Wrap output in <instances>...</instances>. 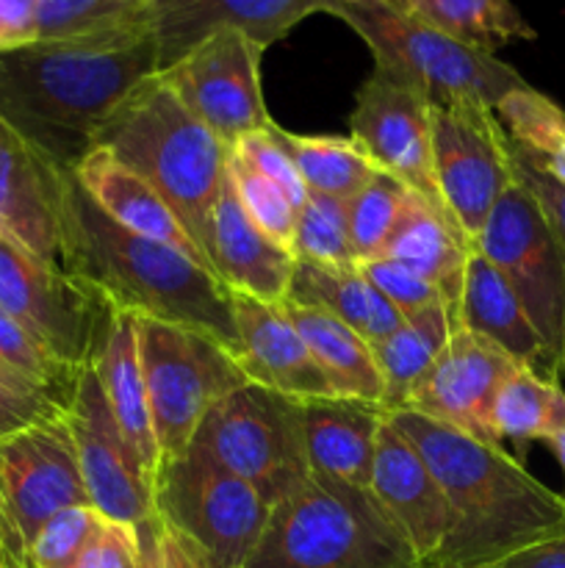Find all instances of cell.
<instances>
[{"mask_svg": "<svg viewBox=\"0 0 565 568\" xmlns=\"http://www.w3.org/2000/svg\"><path fill=\"white\" fill-rule=\"evenodd\" d=\"M485 568H565V532L530 544Z\"/></svg>", "mask_w": 565, "mask_h": 568, "instance_id": "48", "label": "cell"}, {"mask_svg": "<svg viewBox=\"0 0 565 568\" xmlns=\"http://www.w3.org/2000/svg\"><path fill=\"white\" fill-rule=\"evenodd\" d=\"M142 566V544H138V530L133 525L105 519L89 538L81 558L72 568H138Z\"/></svg>", "mask_w": 565, "mask_h": 568, "instance_id": "44", "label": "cell"}, {"mask_svg": "<svg viewBox=\"0 0 565 568\" xmlns=\"http://www.w3.org/2000/svg\"><path fill=\"white\" fill-rule=\"evenodd\" d=\"M192 444L247 480L269 508L310 477L302 403L255 383L214 405Z\"/></svg>", "mask_w": 565, "mask_h": 568, "instance_id": "9", "label": "cell"}, {"mask_svg": "<svg viewBox=\"0 0 565 568\" xmlns=\"http://www.w3.org/2000/svg\"><path fill=\"white\" fill-rule=\"evenodd\" d=\"M454 325L465 327L476 338L502 349L518 366L535 369L543 377H554L546 347L532 327L524 305L518 303L507 281L499 275L496 266L476 247L471 250L469 264H465L463 288L454 305Z\"/></svg>", "mask_w": 565, "mask_h": 568, "instance_id": "24", "label": "cell"}, {"mask_svg": "<svg viewBox=\"0 0 565 568\" xmlns=\"http://www.w3.org/2000/svg\"><path fill=\"white\" fill-rule=\"evenodd\" d=\"M64 175L50 155L0 120V239L53 270H61Z\"/></svg>", "mask_w": 565, "mask_h": 568, "instance_id": "18", "label": "cell"}, {"mask_svg": "<svg viewBox=\"0 0 565 568\" xmlns=\"http://www.w3.org/2000/svg\"><path fill=\"white\" fill-rule=\"evenodd\" d=\"M39 39V0H0V50H14Z\"/></svg>", "mask_w": 565, "mask_h": 568, "instance_id": "47", "label": "cell"}, {"mask_svg": "<svg viewBox=\"0 0 565 568\" xmlns=\"http://www.w3.org/2000/svg\"><path fill=\"white\" fill-rule=\"evenodd\" d=\"M155 514L199 552L208 568H244L271 508L205 449L164 460L155 477Z\"/></svg>", "mask_w": 565, "mask_h": 568, "instance_id": "8", "label": "cell"}, {"mask_svg": "<svg viewBox=\"0 0 565 568\" xmlns=\"http://www.w3.org/2000/svg\"><path fill=\"white\" fill-rule=\"evenodd\" d=\"M61 399L0 366V442L64 414Z\"/></svg>", "mask_w": 565, "mask_h": 568, "instance_id": "42", "label": "cell"}, {"mask_svg": "<svg viewBox=\"0 0 565 568\" xmlns=\"http://www.w3.org/2000/svg\"><path fill=\"white\" fill-rule=\"evenodd\" d=\"M493 433L499 442H513L518 449L532 442H552L565 433V388L554 377L518 366L496 394Z\"/></svg>", "mask_w": 565, "mask_h": 568, "instance_id": "31", "label": "cell"}, {"mask_svg": "<svg viewBox=\"0 0 565 568\" xmlns=\"http://www.w3.org/2000/svg\"><path fill=\"white\" fill-rule=\"evenodd\" d=\"M103 516L92 505H72L59 510L31 544V568H72Z\"/></svg>", "mask_w": 565, "mask_h": 568, "instance_id": "40", "label": "cell"}, {"mask_svg": "<svg viewBox=\"0 0 565 568\" xmlns=\"http://www.w3.org/2000/svg\"><path fill=\"white\" fill-rule=\"evenodd\" d=\"M244 568H421L369 488L310 475L271 508Z\"/></svg>", "mask_w": 565, "mask_h": 568, "instance_id": "5", "label": "cell"}, {"mask_svg": "<svg viewBox=\"0 0 565 568\" xmlns=\"http://www.w3.org/2000/svg\"><path fill=\"white\" fill-rule=\"evenodd\" d=\"M388 416L419 449L446 499V536L424 568H485L565 532L563 494L543 486L502 444L408 408Z\"/></svg>", "mask_w": 565, "mask_h": 568, "instance_id": "1", "label": "cell"}, {"mask_svg": "<svg viewBox=\"0 0 565 568\" xmlns=\"http://www.w3.org/2000/svg\"><path fill=\"white\" fill-rule=\"evenodd\" d=\"M454 331V311L432 305L413 316H404L391 336L371 344V355L382 377V408L402 410Z\"/></svg>", "mask_w": 565, "mask_h": 568, "instance_id": "30", "label": "cell"}, {"mask_svg": "<svg viewBox=\"0 0 565 568\" xmlns=\"http://www.w3.org/2000/svg\"><path fill=\"white\" fill-rule=\"evenodd\" d=\"M349 139L377 170L399 178L443 211L432 178V100L415 83L374 64L355 94Z\"/></svg>", "mask_w": 565, "mask_h": 568, "instance_id": "16", "label": "cell"}, {"mask_svg": "<svg viewBox=\"0 0 565 568\" xmlns=\"http://www.w3.org/2000/svg\"><path fill=\"white\" fill-rule=\"evenodd\" d=\"M94 148L111 150L138 172L205 255L210 214L227 181L230 148L181 103L161 72L144 78L116 105Z\"/></svg>", "mask_w": 565, "mask_h": 568, "instance_id": "4", "label": "cell"}, {"mask_svg": "<svg viewBox=\"0 0 565 568\" xmlns=\"http://www.w3.org/2000/svg\"><path fill=\"white\" fill-rule=\"evenodd\" d=\"M264 48L242 31L210 33L164 70L181 103L227 148L271 122L260 83Z\"/></svg>", "mask_w": 565, "mask_h": 568, "instance_id": "14", "label": "cell"}, {"mask_svg": "<svg viewBox=\"0 0 565 568\" xmlns=\"http://www.w3.org/2000/svg\"><path fill=\"white\" fill-rule=\"evenodd\" d=\"M230 153H236L238 159H242L244 164L253 166L258 175L269 178L275 186H280L282 194L291 200L294 209H302L305 200H308V186H305V181L299 178L297 164L291 161L288 150L282 148V142L277 139L275 122H269V125L260 128V131L244 136Z\"/></svg>", "mask_w": 565, "mask_h": 568, "instance_id": "41", "label": "cell"}, {"mask_svg": "<svg viewBox=\"0 0 565 568\" xmlns=\"http://www.w3.org/2000/svg\"><path fill=\"white\" fill-rule=\"evenodd\" d=\"M136 338L164 464L186 453L208 410L249 381L236 355L197 327L136 316Z\"/></svg>", "mask_w": 565, "mask_h": 568, "instance_id": "7", "label": "cell"}, {"mask_svg": "<svg viewBox=\"0 0 565 568\" xmlns=\"http://www.w3.org/2000/svg\"><path fill=\"white\" fill-rule=\"evenodd\" d=\"M92 366L97 372L105 399L114 410L116 425L122 427V433L155 483L161 469V449L155 442L142 361H138L136 316L127 314V311H109V320L100 333L97 347H94Z\"/></svg>", "mask_w": 565, "mask_h": 568, "instance_id": "26", "label": "cell"}, {"mask_svg": "<svg viewBox=\"0 0 565 568\" xmlns=\"http://www.w3.org/2000/svg\"><path fill=\"white\" fill-rule=\"evenodd\" d=\"M386 416L388 410L382 405L347 397L302 403L310 475L352 488H369L377 433Z\"/></svg>", "mask_w": 565, "mask_h": 568, "instance_id": "25", "label": "cell"}, {"mask_svg": "<svg viewBox=\"0 0 565 568\" xmlns=\"http://www.w3.org/2000/svg\"><path fill=\"white\" fill-rule=\"evenodd\" d=\"M72 175L81 183L83 192L89 194V200L103 214H109L116 225L138 233V236L170 244V247L186 253L188 258L208 266V258L203 255V250L188 236V231L177 220L175 211L166 205V200L138 172L122 164L111 150L92 148L78 161Z\"/></svg>", "mask_w": 565, "mask_h": 568, "instance_id": "23", "label": "cell"}, {"mask_svg": "<svg viewBox=\"0 0 565 568\" xmlns=\"http://www.w3.org/2000/svg\"><path fill=\"white\" fill-rule=\"evenodd\" d=\"M513 148H515V144H513ZM537 164H541L543 170H546L548 175L554 178V181L563 183V186H565V142L559 144V148L554 150L552 155H546V159H543V161H537Z\"/></svg>", "mask_w": 565, "mask_h": 568, "instance_id": "49", "label": "cell"}, {"mask_svg": "<svg viewBox=\"0 0 565 568\" xmlns=\"http://www.w3.org/2000/svg\"><path fill=\"white\" fill-rule=\"evenodd\" d=\"M64 419L89 505L105 519L133 527L144 525L155 514V483L116 425L92 361L78 369L64 405Z\"/></svg>", "mask_w": 565, "mask_h": 568, "instance_id": "13", "label": "cell"}, {"mask_svg": "<svg viewBox=\"0 0 565 568\" xmlns=\"http://www.w3.org/2000/svg\"><path fill=\"white\" fill-rule=\"evenodd\" d=\"M360 272L369 277L371 286L393 305L402 316H413L419 311L432 308V305H449L443 294L424 281L421 275L410 272L408 266L397 264L388 258H369L360 261Z\"/></svg>", "mask_w": 565, "mask_h": 568, "instance_id": "43", "label": "cell"}, {"mask_svg": "<svg viewBox=\"0 0 565 568\" xmlns=\"http://www.w3.org/2000/svg\"><path fill=\"white\" fill-rule=\"evenodd\" d=\"M321 6H349V3H366V0H319ZM371 3H382V6H391V9H399L408 14V0H371Z\"/></svg>", "mask_w": 565, "mask_h": 568, "instance_id": "51", "label": "cell"}, {"mask_svg": "<svg viewBox=\"0 0 565 568\" xmlns=\"http://www.w3.org/2000/svg\"><path fill=\"white\" fill-rule=\"evenodd\" d=\"M291 253L294 258L308 264L338 266V270L360 266L349 236L347 200L308 192V200L297 211Z\"/></svg>", "mask_w": 565, "mask_h": 568, "instance_id": "35", "label": "cell"}, {"mask_svg": "<svg viewBox=\"0 0 565 568\" xmlns=\"http://www.w3.org/2000/svg\"><path fill=\"white\" fill-rule=\"evenodd\" d=\"M510 161H513V178L530 192L565 247V186L554 181L532 155L513 148V142H510Z\"/></svg>", "mask_w": 565, "mask_h": 568, "instance_id": "45", "label": "cell"}, {"mask_svg": "<svg viewBox=\"0 0 565 568\" xmlns=\"http://www.w3.org/2000/svg\"><path fill=\"white\" fill-rule=\"evenodd\" d=\"M89 505L64 414L0 442V564L31 568V544L59 510Z\"/></svg>", "mask_w": 565, "mask_h": 568, "instance_id": "11", "label": "cell"}, {"mask_svg": "<svg viewBox=\"0 0 565 568\" xmlns=\"http://www.w3.org/2000/svg\"><path fill=\"white\" fill-rule=\"evenodd\" d=\"M499 125L521 153L543 161L565 142V109L535 87H518L493 109Z\"/></svg>", "mask_w": 565, "mask_h": 568, "instance_id": "36", "label": "cell"}, {"mask_svg": "<svg viewBox=\"0 0 565 568\" xmlns=\"http://www.w3.org/2000/svg\"><path fill=\"white\" fill-rule=\"evenodd\" d=\"M61 270L109 308L197 327L236 353L230 288L181 250L116 225L89 200L72 170L64 175L61 205Z\"/></svg>", "mask_w": 565, "mask_h": 568, "instance_id": "3", "label": "cell"}, {"mask_svg": "<svg viewBox=\"0 0 565 568\" xmlns=\"http://www.w3.org/2000/svg\"><path fill=\"white\" fill-rule=\"evenodd\" d=\"M155 72L147 31L0 50V120L75 170L116 105Z\"/></svg>", "mask_w": 565, "mask_h": 568, "instance_id": "2", "label": "cell"}, {"mask_svg": "<svg viewBox=\"0 0 565 568\" xmlns=\"http://www.w3.org/2000/svg\"><path fill=\"white\" fill-rule=\"evenodd\" d=\"M282 308L338 397L382 403L380 369L371 355V344L360 333L325 311L302 308L294 303H282Z\"/></svg>", "mask_w": 565, "mask_h": 568, "instance_id": "29", "label": "cell"}, {"mask_svg": "<svg viewBox=\"0 0 565 568\" xmlns=\"http://www.w3.org/2000/svg\"><path fill=\"white\" fill-rule=\"evenodd\" d=\"M0 311L33 333L64 364L94 355L109 305L66 272L44 266L0 239Z\"/></svg>", "mask_w": 565, "mask_h": 568, "instance_id": "15", "label": "cell"}, {"mask_svg": "<svg viewBox=\"0 0 565 568\" xmlns=\"http://www.w3.org/2000/svg\"><path fill=\"white\" fill-rule=\"evenodd\" d=\"M432 178L446 216L474 244L513 183L510 139L493 109L432 103Z\"/></svg>", "mask_w": 565, "mask_h": 568, "instance_id": "12", "label": "cell"}, {"mask_svg": "<svg viewBox=\"0 0 565 568\" xmlns=\"http://www.w3.org/2000/svg\"><path fill=\"white\" fill-rule=\"evenodd\" d=\"M0 536H3V514H0Z\"/></svg>", "mask_w": 565, "mask_h": 568, "instance_id": "53", "label": "cell"}, {"mask_svg": "<svg viewBox=\"0 0 565 568\" xmlns=\"http://www.w3.org/2000/svg\"><path fill=\"white\" fill-rule=\"evenodd\" d=\"M408 14L493 55L504 44L537 37L510 0H408Z\"/></svg>", "mask_w": 565, "mask_h": 568, "instance_id": "32", "label": "cell"}, {"mask_svg": "<svg viewBox=\"0 0 565 568\" xmlns=\"http://www.w3.org/2000/svg\"><path fill=\"white\" fill-rule=\"evenodd\" d=\"M327 14L347 22L374 55V64L408 78L432 103H476L496 109L524 78L499 55L463 44L460 39L427 26L382 3L327 6Z\"/></svg>", "mask_w": 565, "mask_h": 568, "instance_id": "6", "label": "cell"}, {"mask_svg": "<svg viewBox=\"0 0 565 568\" xmlns=\"http://www.w3.org/2000/svg\"><path fill=\"white\" fill-rule=\"evenodd\" d=\"M369 491L424 568L446 536V499L427 460L393 425L391 416H386L377 433Z\"/></svg>", "mask_w": 565, "mask_h": 568, "instance_id": "20", "label": "cell"}, {"mask_svg": "<svg viewBox=\"0 0 565 568\" xmlns=\"http://www.w3.org/2000/svg\"><path fill=\"white\" fill-rule=\"evenodd\" d=\"M142 544V566L138 568H208L197 549L183 541L158 514L136 527Z\"/></svg>", "mask_w": 565, "mask_h": 568, "instance_id": "46", "label": "cell"}, {"mask_svg": "<svg viewBox=\"0 0 565 568\" xmlns=\"http://www.w3.org/2000/svg\"><path fill=\"white\" fill-rule=\"evenodd\" d=\"M275 131L308 192L349 203L380 172L349 136H302L282 131L280 125H275Z\"/></svg>", "mask_w": 565, "mask_h": 568, "instance_id": "33", "label": "cell"}, {"mask_svg": "<svg viewBox=\"0 0 565 568\" xmlns=\"http://www.w3.org/2000/svg\"><path fill=\"white\" fill-rule=\"evenodd\" d=\"M546 447L552 449L554 460H557L559 471H563V499H565V433H559V436H554L552 442H546Z\"/></svg>", "mask_w": 565, "mask_h": 568, "instance_id": "50", "label": "cell"}, {"mask_svg": "<svg viewBox=\"0 0 565 568\" xmlns=\"http://www.w3.org/2000/svg\"><path fill=\"white\" fill-rule=\"evenodd\" d=\"M286 303L325 311V314L336 316L338 322L352 327L355 333H360L369 344L391 336L404 320V316L399 314L374 286H371L369 277L360 272V266L338 270V266H321L308 264V261H297Z\"/></svg>", "mask_w": 565, "mask_h": 568, "instance_id": "28", "label": "cell"}, {"mask_svg": "<svg viewBox=\"0 0 565 568\" xmlns=\"http://www.w3.org/2000/svg\"><path fill=\"white\" fill-rule=\"evenodd\" d=\"M471 250L474 244L465 242L454 222L438 205L413 192L377 258L397 261L430 281L454 311Z\"/></svg>", "mask_w": 565, "mask_h": 568, "instance_id": "27", "label": "cell"}, {"mask_svg": "<svg viewBox=\"0 0 565 568\" xmlns=\"http://www.w3.org/2000/svg\"><path fill=\"white\" fill-rule=\"evenodd\" d=\"M559 375H565V353H563V366H559Z\"/></svg>", "mask_w": 565, "mask_h": 568, "instance_id": "52", "label": "cell"}, {"mask_svg": "<svg viewBox=\"0 0 565 568\" xmlns=\"http://www.w3.org/2000/svg\"><path fill=\"white\" fill-rule=\"evenodd\" d=\"M205 258H208L210 272L230 292L247 294L264 303H286L294 266H297L291 250L271 242L249 220L230 178L222 186L216 209L210 214Z\"/></svg>", "mask_w": 565, "mask_h": 568, "instance_id": "22", "label": "cell"}, {"mask_svg": "<svg viewBox=\"0 0 565 568\" xmlns=\"http://www.w3.org/2000/svg\"><path fill=\"white\" fill-rule=\"evenodd\" d=\"M0 568H3V564H0Z\"/></svg>", "mask_w": 565, "mask_h": 568, "instance_id": "54", "label": "cell"}, {"mask_svg": "<svg viewBox=\"0 0 565 568\" xmlns=\"http://www.w3.org/2000/svg\"><path fill=\"white\" fill-rule=\"evenodd\" d=\"M230 300L238 333V347L233 355L249 383L299 403L338 397L310 355L308 344L288 320L282 303H264L238 292H230Z\"/></svg>", "mask_w": 565, "mask_h": 568, "instance_id": "21", "label": "cell"}, {"mask_svg": "<svg viewBox=\"0 0 565 568\" xmlns=\"http://www.w3.org/2000/svg\"><path fill=\"white\" fill-rule=\"evenodd\" d=\"M518 369L502 349L454 325L446 347L404 408L463 430L482 442L499 444L493 433V403L499 388Z\"/></svg>", "mask_w": 565, "mask_h": 568, "instance_id": "17", "label": "cell"}, {"mask_svg": "<svg viewBox=\"0 0 565 568\" xmlns=\"http://www.w3.org/2000/svg\"><path fill=\"white\" fill-rule=\"evenodd\" d=\"M227 178H230L233 189H236L238 200H242L244 211L249 220L280 247L291 250L294 231H297V209L291 200L282 194L280 186L269 181V178L258 175L249 164H244L236 153H230L227 161Z\"/></svg>", "mask_w": 565, "mask_h": 568, "instance_id": "39", "label": "cell"}, {"mask_svg": "<svg viewBox=\"0 0 565 568\" xmlns=\"http://www.w3.org/2000/svg\"><path fill=\"white\" fill-rule=\"evenodd\" d=\"M413 189L404 186L399 178L388 172H377L358 194L347 203L349 236L358 261L377 258L386 247L388 236L397 227L404 205H408Z\"/></svg>", "mask_w": 565, "mask_h": 568, "instance_id": "37", "label": "cell"}, {"mask_svg": "<svg viewBox=\"0 0 565 568\" xmlns=\"http://www.w3.org/2000/svg\"><path fill=\"white\" fill-rule=\"evenodd\" d=\"M144 6L147 0H39L37 42H78L144 31Z\"/></svg>", "mask_w": 565, "mask_h": 568, "instance_id": "34", "label": "cell"}, {"mask_svg": "<svg viewBox=\"0 0 565 568\" xmlns=\"http://www.w3.org/2000/svg\"><path fill=\"white\" fill-rule=\"evenodd\" d=\"M474 247L491 261L524 305L546 347L554 377L565 353V247L524 186L513 178Z\"/></svg>", "mask_w": 565, "mask_h": 568, "instance_id": "10", "label": "cell"}, {"mask_svg": "<svg viewBox=\"0 0 565 568\" xmlns=\"http://www.w3.org/2000/svg\"><path fill=\"white\" fill-rule=\"evenodd\" d=\"M0 366L66 403L78 369L50 353L28 327L0 311Z\"/></svg>", "mask_w": 565, "mask_h": 568, "instance_id": "38", "label": "cell"}, {"mask_svg": "<svg viewBox=\"0 0 565 568\" xmlns=\"http://www.w3.org/2000/svg\"><path fill=\"white\" fill-rule=\"evenodd\" d=\"M316 11H325L319 0H147L142 26L164 72L210 33L233 28L266 50Z\"/></svg>", "mask_w": 565, "mask_h": 568, "instance_id": "19", "label": "cell"}]
</instances>
